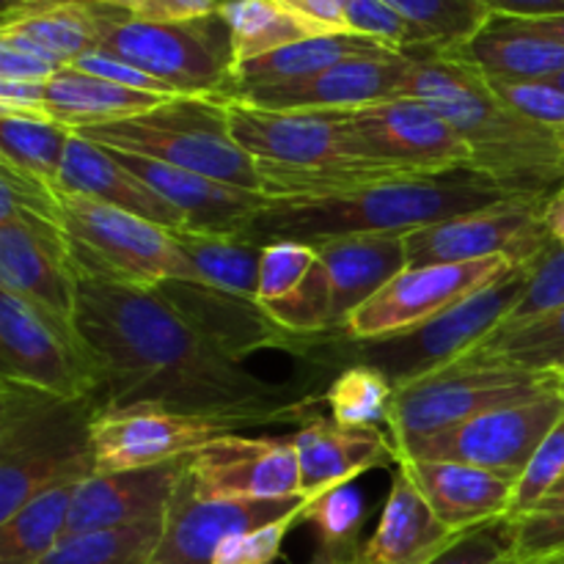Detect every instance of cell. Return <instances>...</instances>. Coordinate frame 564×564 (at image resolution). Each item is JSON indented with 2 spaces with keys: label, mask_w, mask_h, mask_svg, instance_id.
<instances>
[{
  "label": "cell",
  "mask_w": 564,
  "mask_h": 564,
  "mask_svg": "<svg viewBox=\"0 0 564 564\" xmlns=\"http://www.w3.org/2000/svg\"><path fill=\"white\" fill-rule=\"evenodd\" d=\"M75 132L53 119L0 116V163L58 187L66 147Z\"/></svg>",
  "instance_id": "74e56055"
},
{
  "label": "cell",
  "mask_w": 564,
  "mask_h": 564,
  "mask_svg": "<svg viewBox=\"0 0 564 564\" xmlns=\"http://www.w3.org/2000/svg\"><path fill=\"white\" fill-rule=\"evenodd\" d=\"M529 268H532V273H529L527 292H523L518 306L507 314V319L499 328L527 323V319L538 317V314L564 306V248L560 242H551Z\"/></svg>",
  "instance_id": "bcb514c9"
},
{
  "label": "cell",
  "mask_w": 564,
  "mask_h": 564,
  "mask_svg": "<svg viewBox=\"0 0 564 564\" xmlns=\"http://www.w3.org/2000/svg\"><path fill=\"white\" fill-rule=\"evenodd\" d=\"M386 6L405 17L430 47L452 50L468 42L485 22L490 11L479 0H383Z\"/></svg>",
  "instance_id": "ab89813d"
},
{
  "label": "cell",
  "mask_w": 564,
  "mask_h": 564,
  "mask_svg": "<svg viewBox=\"0 0 564 564\" xmlns=\"http://www.w3.org/2000/svg\"><path fill=\"white\" fill-rule=\"evenodd\" d=\"M165 518L121 529L66 534L39 564H149L160 540Z\"/></svg>",
  "instance_id": "8d00e7d4"
},
{
  "label": "cell",
  "mask_w": 564,
  "mask_h": 564,
  "mask_svg": "<svg viewBox=\"0 0 564 564\" xmlns=\"http://www.w3.org/2000/svg\"><path fill=\"white\" fill-rule=\"evenodd\" d=\"M58 66L28 50L14 44L0 42V80H22V83H50L58 75Z\"/></svg>",
  "instance_id": "11a10c76"
},
{
  "label": "cell",
  "mask_w": 564,
  "mask_h": 564,
  "mask_svg": "<svg viewBox=\"0 0 564 564\" xmlns=\"http://www.w3.org/2000/svg\"><path fill=\"white\" fill-rule=\"evenodd\" d=\"M0 290L75 325L77 281L64 229L28 213L0 218Z\"/></svg>",
  "instance_id": "ffe728a7"
},
{
  "label": "cell",
  "mask_w": 564,
  "mask_h": 564,
  "mask_svg": "<svg viewBox=\"0 0 564 564\" xmlns=\"http://www.w3.org/2000/svg\"><path fill=\"white\" fill-rule=\"evenodd\" d=\"M507 560H512V518L505 516L463 532L430 564H501Z\"/></svg>",
  "instance_id": "c3c4849f"
},
{
  "label": "cell",
  "mask_w": 564,
  "mask_h": 564,
  "mask_svg": "<svg viewBox=\"0 0 564 564\" xmlns=\"http://www.w3.org/2000/svg\"><path fill=\"white\" fill-rule=\"evenodd\" d=\"M58 191L88 196L94 202L121 209V213L135 215V218L152 220V224L163 226L169 231H187V224L180 209L171 207L147 182L138 180L132 171H127L108 149L94 141H86L77 132L72 135L69 147H66Z\"/></svg>",
  "instance_id": "d4e9b609"
},
{
  "label": "cell",
  "mask_w": 564,
  "mask_h": 564,
  "mask_svg": "<svg viewBox=\"0 0 564 564\" xmlns=\"http://www.w3.org/2000/svg\"><path fill=\"white\" fill-rule=\"evenodd\" d=\"M411 69L397 97H411L444 116L474 158V171L512 196L551 198L564 191V138L512 113L488 80L438 47L408 50Z\"/></svg>",
  "instance_id": "7a4b0ae2"
},
{
  "label": "cell",
  "mask_w": 564,
  "mask_h": 564,
  "mask_svg": "<svg viewBox=\"0 0 564 564\" xmlns=\"http://www.w3.org/2000/svg\"><path fill=\"white\" fill-rule=\"evenodd\" d=\"M163 297H169L185 319H191L204 336L224 347L229 356L242 361V356L257 352L262 347H297L303 339L281 330L257 301H246L231 292L215 290L209 284H191V281H165L158 286Z\"/></svg>",
  "instance_id": "cb8c5ba5"
},
{
  "label": "cell",
  "mask_w": 564,
  "mask_h": 564,
  "mask_svg": "<svg viewBox=\"0 0 564 564\" xmlns=\"http://www.w3.org/2000/svg\"><path fill=\"white\" fill-rule=\"evenodd\" d=\"M301 521H308L319 538V549L336 554H358V532L364 523V499L356 485L325 490L317 499H306Z\"/></svg>",
  "instance_id": "60d3db41"
},
{
  "label": "cell",
  "mask_w": 564,
  "mask_h": 564,
  "mask_svg": "<svg viewBox=\"0 0 564 564\" xmlns=\"http://www.w3.org/2000/svg\"><path fill=\"white\" fill-rule=\"evenodd\" d=\"M490 91L521 119L551 127H564V91L551 80H488Z\"/></svg>",
  "instance_id": "7dc6e473"
},
{
  "label": "cell",
  "mask_w": 564,
  "mask_h": 564,
  "mask_svg": "<svg viewBox=\"0 0 564 564\" xmlns=\"http://www.w3.org/2000/svg\"><path fill=\"white\" fill-rule=\"evenodd\" d=\"M174 99L180 97L135 91V88L102 80V77L75 69V66H64L47 83L50 119L69 127V130L105 124V121L135 119V116L152 113V110L163 108Z\"/></svg>",
  "instance_id": "4dcf8cb0"
},
{
  "label": "cell",
  "mask_w": 564,
  "mask_h": 564,
  "mask_svg": "<svg viewBox=\"0 0 564 564\" xmlns=\"http://www.w3.org/2000/svg\"><path fill=\"white\" fill-rule=\"evenodd\" d=\"M505 187L479 171H449L438 176H408L358 187L325 198H268L257 209L242 240L325 242L361 235H408L422 226L441 224L455 215L512 202Z\"/></svg>",
  "instance_id": "3957f363"
},
{
  "label": "cell",
  "mask_w": 564,
  "mask_h": 564,
  "mask_svg": "<svg viewBox=\"0 0 564 564\" xmlns=\"http://www.w3.org/2000/svg\"><path fill=\"white\" fill-rule=\"evenodd\" d=\"M408 69H411V55L408 53L361 55V58L328 66V69L303 77V80L237 91L231 94V99L259 110H281V113L358 110L394 99L400 94Z\"/></svg>",
  "instance_id": "d6986e66"
},
{
  "label": "cell",
  "mask_w": 564,
  "mask_h": 564,
  "mask_svg": "<svg viewBox=\"0 0 564 564\" xmlns=\"http://www.w3.org/2000/svg\"><path fill=\"white\" fill-rule=\"evenodd\" d=\"M545 204L549 198H512L408 231V268L479 262L490 257L532 264L554 242L545 224Z\"/></svg>",
  "instance_id": "4fadbf2b"
},
{
  "label": "cell",
  "mask_w": 564,
  "mask_h": 564,
  "mask_svg": "<svg viewBox=\"0 0 564 564\" xmlns=\"http://www.w3.org/2000/svg\"><path fill=\"white\" fill-rule=\"evenodd\" d=\"M174 235L209 286L246 301H257L262 246L235 235H202V231H174Z\"/></svg>",
  "instance_id": "d590c367"
},
{
  "label": "cell",
  "mask_w": 564,
  "mask_h": 564,
  "mask_svg": "<svg viewBox=\"0 0 564 564\" xmlns=\"http://www.w3.org/2000/svg\"><path fill=\"white\" fill-rule=\"evenodd\" d=\"M108 152L138 180L147 182L158 196H163L171 207L180 209L187 231L240 237L248 220L268 202L259 193L240 191V187L224 185V182H215L209 176L141 158V154L119 152V149H108Z\"/></svg>",
  "instance_id": "603a6c76"
},
{
  "label": "cell",
  "mask_w": 564,
  "mask_h": 564,
  "mask_svg": "<svg viewBox=\"0 0 564 564\" xmlns=\"http://www.w3.org/2000/svg\"><path fill=\"white\" fill-rule=\"evenodd\" d=\"M99 405L0 378V523L33 496L97 474L91 422Z\"/></svg>",
  "instance_id": "277c9868"
},
{
  "label": "cell",
  "mask_w": 564,
  "mask_h": 564,
  "mask_svg": "<svg viewBox=\"0 0 564 564\" xmlns=\"http://www.w3.org/2000/svg\"><path fill=\"white\" fill-rule=\"evenodd\" d=\"M187 463L191 457L132 471L91 474L77 485L66 534L160 521L169 512L182 479L187 477Z\"/></svg>",
  "instance_id": "44dd1931"
},
{
  "label": "cell",
  "mask_w": 564,
  "mask_h": 564,
  "mask_svg": "<svg viewBox=\"0 0 564 564\" xmlns=\"http://www.w3.org/2000/svg\"><path fill=\"white\" fill-rule=\"evenodd\" d=\"M297 521H301V516H292L279 523L257 529V532L231 534V538H226L218 545L209 564H273L279 560L286 534H290V529Z\"/></svg>",
  "instance_id": "f907efd6"
},
{
  "label": "cell",
  "mask_w": 564,
  "mask_h": 564,
  "mask_svg": "<svg viewBox=\"0 0 564 564\" xmlns=\"http://www.w3.org/2000/svg\"><path fill=\"white\" fill-rule=\"evenodd\" d=\"M383 53H397V50L386 47V44L375 42V39L356 36V33L308 36L295 44H286V47L275 50V53L262 55V58L235 66V72H231V94L303 80V77L317 75V72L341 64V61Z\"/></svg>",
  "instance_id": "1f68e13d"
},
{
  "label": "cell",
  "mask_w": 564,
  "mask_h": 564,
  "mask_svg": "<svg viewBox=\"0 0 564 564\" xmlns=\"http://www.w3.org/2000/svg\"><path fill=\"white\" fill-rule=\"evenodd\" d=\"M198 499H290L301 496V466L290 438L220 435L187 463Z\"/></svg>",
  "instance_id": "ac0fdd59"
},
{
  "label": "cell",
  "mask_w": 564,
  "mask_h": 564,
  "mask_svg": "<svg viewBox=\"0 0 564 564\" xmlns=\"http://www.w3.org/2000/svg\"><path fill=\"white\" fill-rule=\"evenodd\" d=\"M564 416V391L529 402L496 408L441 433L402 446L400 457L411 460H449L485 468L510 479L512 485L527 471L529 460L545 435Z\"/></svg>",
  "instance_id": "8fae6325"
},
{
  "label": "cell",
  "mask_w": 564,
  "mask_h": 564,
  "mask_svg": "<svg viewBox=\"0 0 564 564\" xmlns=\"http://www.w3.org/2000/svg\"><path fill=\"white\" fill-rule=\"evenodd\" d=\"M551 391H564L560 372H523L460 358L441 372L397 389L386 430L400 452L413 441L455 427L479 413L538 400Z\"/></svg>",
  "instance_id": "9c48e42d"
},
{
  "label": "cell",
  "mask_w": 564,
  "mask_h": 564,
  "mask_svg": "<svg viewBox=\"0 0 564 564\" xmlns=\"http://www.w3.org/2000/svg\"><path fill=\"white\" fill-rule=\"evenodd\" d=\"M72 262L121 284L158 290L165 281L207 284L174 231L77 193H61Z\"/></svg>",
  "instance_id": "8992f818"
},
{
  "label": "cell",
  "mask_w": 564,
  "mask_h": 564,
  "mask_svg": "<svg viewBox=\"0 0 564 564\" xmlns=\"http://www.w3.org/2000/svg\"><path fill=\"white\" fill-rule=\"evenodd\" d=\"M28 213L64 229L61 215V191L39 176L25 174L9 163H0V218Z\"/></svg>",
  "instance_id": "f6af8a7d"
},
{
  "label": "cell",
  "mask_w": 564,
  "mask_h": 564,
  "mask_svg": "<svg viewBox=\"0 0 564 564\" xmlns=\"http://www.w3.org/2000/svg\"><path fill=\"white\" fill-rule=\"evenodd\" d=\"M501 564H518V562H512V560H507V562H501Z\"/></svg>",
  "instance_id": "03108f58"
},
{
  "label": "cell",
  "mask_w": 564,
  "mask_h": 564,
  "mask_svg": "<svg viewBox=\"0 0 564 564\" xmlns=\"http://www.w3.org/2000/svg\"><path fill=\"white\" fill-rule=\"evenodd\" d=\"M523 20L529 22V25L534 28V31L545 33V36L556 39V42L564 44V17H523Z\"/></svg>",
  "instance_id": "680465c9"
},
{
  "label": "cell",
  "mask_w": 564,
  "mask_h": 564,
  "mask_svg": "<svg viewBox=\"0 0 564 564\" xmlns=\"http://www.w3.org/2000/svg\"><path fill=\"white\" fill-rule=\"evenodd\" d=\"M347 31L356 36L375 39L397 53H408L416 47H430L422 31L411 25L402 14H397L383 0H347L345 6Z\"/></svg>",
  "instance_id": "7bdbcfd3"
},
{
  "label": "cell",
  "mask_w": 564,
  "mask_h": 564,
  "mask_svg": "<svg viewBox=\"0 0 564 564\" xmlns=\"http://www.w3.org/2000/svg\"><path fill=\"white\" fill-rule=\"evenodd\" d=\"M75 281V328L91 356L102 405L158 402L231 433L312 419L306 416L317 405L312 391L259 378L158 290L121 284L80 264Z\"/></svg>",
  "instance_id": "6da1fadb"
},
{
  "label": "cell",
  "mask_w": 564,
  "mask_h": 564,
  "mask_svg": "<svg viewBox=\"0 0 564 564\" xmlns=\"http://www.w3.org/2000/svg\"><path fill=\"white\" fill-rule=\"evenodd\" d=\"M306 499H198L191 479H182L169 512L163 540L149 564H209L215 551L231 534L257 532L284 518L303 516Z\"/></svg>",
  "instance_id": "e0dca14e"
},
{
  "label": "cell",
  "mask_w": 564,
  "mask_h": 564,
  "mask_svg": "<svg viewBox=\"0 0 564 564\" xmlns=\"http://www.w3.org/2000/svg\"><path fill=\"white\" fill-rule=\"evenodd\" d=\"M529 273H532L529 264H518L488 290L466 297L430 323L400 336L350 341V350H345L341 356L350 358V364L375 367L394 383V389L441 372L468 356L479 341L488 339L505 323L507 314L518 306L521 295L527 292Z\"/></svg>",
  "instance_id": "ba28073f"
},
{
  "label": "cell",
  "mask_w": 564,
  "mask_h": 564,
  "mask_svg": "<svg viewBox=\"0 0 564 564\" xmlns=\"http://www.w3.org/2000/svg\"><path fill=\"white\" fill-rule=\"evenodd\" d=\"M334 116L380 163L422 176L474 171L471 149L460 132L419 99L394 97L358 110H336Z\"/></svg>",
  "instance_id": "5bb4252c"
},
{
  "label": "cell",
  "mask_w": 564,
  "mask_h": 564,
  "mask_svg": "<svg viewBox=\"0 0 564 564\" xmlns=\"http://www.w3.org/2000/svg\"><path fill=\"white\" fill-rule=\"evenodd\" d=\"M94 17L102 53L169 83L182 97L224 99L231 94V39L220 14L187 22H138L105 11Z\"/></svg>",
  "instance_id": "52a82bcc"
},
{
  "label": "cell",
  "mask_w": 564,
  "mask_h": 564,
  "mask_svg": "<svg viewBox=\"0 0 564 564\" xmlns=\"http://www.w3.org/2000/svg\"><path fill=\"white\" fill-rule=\"evenodd\" d=\"M77 485H55L0 523V564H39L66 538Z\"/></svg>",
  "instance_id": "d6a6232c"
},
{
  "label": "cell",
  "mask_w": 564,
  "mask_h": 564,
  "mask_svg": "<svg viewBox=\"0 0 564 564\" xmlns=\"http://www.w3.org/2000/svg\"><path fill=\"white\" fill-rule=\"evenodd\" d=\"M540 564H564V556H560V560H551V562H540Z\"/></svg>",
  "instance_id": "be15d7a7"
},
{
  "label": "cell",
  "mask_w": 564,
  "mask_h": 564,
  "mask_svg": "<svg viewBox=\"0 0 564 564\" xmlns=\"http://www.w3.org/2000/svg\"><path fill=\"white\" fill-rule=\"evenodd\" d=\"M400 466L411 474L435 518L452 532H468L496 518H510L516 485L499 474L466 463L411 460V457H400Z\"/></svg>",
  "instance_id": "484cf974"
},
{
  "label": "cell",
  "mask_w": 564,
  "mask_h": 564,
  "mask_svg": "<svg viewBox=\"0 0 564 564\" xmlns=\"http://www.w3.org/2000/svg\"><path fill=\"white\" fill-rule=\"evenodd\" d=\"M224 116L229 135L257 163L281 169H352L380 163L364 152L334 113L259 110L224 97Z\"/></svg>",
  "instance_id": "9a60e30c"
},
{
  "label": "cell",
  "mask_w": 564,
  "mask_h": 564,
  "mask_svg": "<svg viewBox=\"0 0 564 564\" xmlns=\"http://www.w3.org/2000/svg\"><path fill=\"white\" fill-rule=\"evenodd\" d=\"M516 268L518 262H512L510 257L405 268L372 301H367L358 312L350 314L339 339L372 341L408 334V330L430 323L438 314L449 312L466 297L488 290L490 284L505 279Z\"/></svg>",
  "instance_id": "7c38bea8"
},
{
  "label": "cell",
  "mask_w": 564,
  "mask_h": 564,
  "mask_svg": "<svg viewBox=\"0 0 564 564\" xmlns=\"http://www.w3.org/2000/svg\"><path fill=\"white\" fill-rule=\"evenodd\" d=\"M441 53L471 66L485 80H554L564 72V44L512 14H490L468 42Z\"/></svg>",
  "instance_id": "4316f807"
},
{
  "label": "cell",
  "mask_w": 564,
  "mask_h": 564,
  "mask_svg": "<svg viewBox=\"0 0 564 564\" xmlns=\"http://www.w3.org/2000/svg\"><path fill=\"white\" fill-rule=\"evenodd\" d=\"M0 378L69 400H99L97 372L75 325L6 290H0Z\"/></svg>",
  "instance_id": "30bf717a"
},
{
  "label": "cell",
  "mask_w": 564,
  "mask_h": 564,
  "mask_svg": "<svg viewBox=\"0 0 564 564\" xmlns=\"http://www.w3.org/2000/svg\"><path fill=\"white\" fill-rule=\"evenodd\" d=\"M86 141L176 165L248 193H262L259 163L229 135L224 99L180 97L135 119L75 130Z\"/></svg>",
  "instance_id": "5b68a950"
},
{
  "label": "cell",
  "mask_w": 564,
  "mask_h": 564,
  "mask_svg": "<svg viewBox=\"0 0 564 564\" xmlns=\"http://www.w3.org/2000/svg\"><path fill=\"white\" fill-rule=\"evenodd\" d=\"M286 14L295 17L301 25H306L314 36H330V33L347 31L345 6L347 0H275Z\"/></svg>",
  "instance_id": "f5cc1de1"
},
{
  "label": "cell",
  "mask_w": 564,
  "mask_h": 564,
  "mask_svg": "<svg viewBox=\"0 0 564 564\" xmlns=\"http://www.w3.org/2000/svg\"><path fill=\"white\" fill-rule=\"evenodd\" d=\"M72 66L80 72H88V75L102 77V80L119 83V86H127V88H135V91L163 94V97H182V94L176 91V88H171L169 83L158 80V77L147 75V72L138 69V66L127 64V61L116 58V55H110V53H102V50H91V53L80 55V58H77Z\"/></svg>",
  "instance_id": "816d5d0a"
},
{
  "label": "cell",
  "mask_w": 564,
  "mask_h": 564,
  "mask_svg": "<svg viewBox=\"0 0 564 564\" xmlns=\"http://www.w3.org/2000/svg\"><path fill=\"white\" fill-rule=\"evenodd\" d=\"M545 224H549L551 237L564 248V191L551 196L545 204Z\"/></svg>",
  "instance_id": "6f0895ef"
},
{
  "label": "cell",
  "mask_w": 564,
  "mask_h": 564,
  "mask_svg": "<svg viewBox=\"0 0 564 564\" xmlns=\"http://www.w3.org/2000/svg\"><path fill=\"white\" fill-rule=\"evenodd\" d=\"M394 383L369 364H347L323 394L330 419L339 427H378L389 424Z\"/></svg>",
  "instance_id": "f35d334b"
},
{
  "label": "cell",
  "mask_w": 564,
  "mask_h": 564,
  "mask_svg": "<svg viewBox=\"0 0 564 564\" xmlns=\"http://www.w3.org/2000/svg\"><path fill=\"white\" fill-rule=\"evenodd\" d=\"M460 534L435 518L411 474L397 466L378 527L358 549L356 564H430Z\"/></svg>",
  "instance_id": "83f0119b"
},
{
  "label": "cell",
  "mask_w": 564,
  "mask_h": 564,
  "mask_svg": "<svg viewBox=\"0 0 564 564\" xmlns=\"http://www.w3.org/2000/svg\"><path fill=\"white\" fill-rule=\"evenodd\" d=\"M463 358L523 372H560L564 367V306L538 314L527 323L496 328Z\"/></svg>",
  "instance_id": "836d02e7"
},
{
  "label": "cell",
  "mask_w": 564,
  "mask_h": 564,
  "mask_svg": "<svg viewBox=\"0 0 564 564\" xmlns=\"http://www.w3.org/2000/svg\"><path fill=\"white\" fill-rule=\"evenodd\" d=\"M560 380H562V389H564V367L560 369Z\"/></svg>",
  "instance_id": "e7e4bbea"
},
{
  "label": "cell",
  "mask_w": 564,
  "mask_h": 564,
  "mask_svg": "<svg viewBox=\"0 0 564 564\" xmlns=\"http://www.w3.org/2000/svg\"><path fill=\"white\" fill-rule=\"evenodd\" d=\"M290 441L301 466L303 499L352 485L372 468L400 466L397 444L378 427H339L334 419L312 416Z\"/></svg>",
  "instance_id": "7402d4cb"
},
{
  "label": "cell",
  "mask_w": 564,
  "mask_h": 564,
  "mask_svg": "<svg viewBox=\"0 0 564 564\" xmlns=\"http://www.w3.org/2000/svg\"><path fill=\"white\" fill-rule=\"evenodd\" d=\"M0 116L50 119V113H47V83L0 80Z\"/></svg>",
  "instance_id": "db71d44e"
},
{
  "label": "cell",
  "mask_w": 564,
  "mask_h": 564,
  "mask_svg": "<svg viewBox=\"0 0 564 564\" xmlns=\"http://www.w3.org/2000/svg\"><path fill=\"white\" fill-rule=\"evenodd\" d=\"M0 42L28 50L58 69L97 50V17L88 6L72 0H44L3 14Z\"/></svg>",
  "instance_id": "f546056e"
},
{
  "label": "cell",
  "mask_w": 564,
  "mask_h": 564,
  "mask_svg": "<svg viewBox=\"0 0 564 564\" xmlns=\"http://www.w3.org/2000/svg\"><path fill=\"white\" fill-rule=\"evenodd\" d=\"M334 295V336H341L352 312L372 301L408 268L405 235H361L314 242ZM330 336V339H334Z\"/></svg>",
  "instance_id": "f1b7e54d"
},
{
  "label": "cell",
  "mask_w": 564,
  "mask_h": 564,
  "mask_svg": "<svg viewBox=\"0 0 564 564\" xmlns=\"http://www.w3.org/2000/svg\"><path fill=\"white\" fill-rule=\"evenodd\" d=\"M358 554H336V551H323L319 549L314 554V560L308 564H356Z\"/></svg>",
  "instance_id": "94428289"
},
{
  "label": "cell",
  "mask_w": 564,
  "mask_h": 564,
  "mask_svg": "<svg viewBox=\"0 0 564 564\" xmlns=\"http://www.w3.org/2000/svg\"><path fill=\"white\" fill-rule=\"evenodd\" d=\"M551 83H554L556 88H562V91H564V72H562V75H556L554 80H551Z\"/></svg>",
  "instance_id": "6125c7cd"
},
{
  "label": "cell",
  "mask_w": 564,
  "mask_h": 564,
  "mask_svg": "<svg viewBox=\"0 0 564 564\" xmlns=\"http://www.w3.org/2000/svg\"><path fill=\"white\" fill-rule=\"evenodd\" d=\"M72 3L138 22H187L218 14L220 0H72Z\"/></svg>",
  "instance_id": "681fc988"
},
{
  "label": "cell",
  "mask_w": 564,
  "mask_h": 564,
  "mask_svg": "<svg viewBox=\"0 0 564 564\" xmlns=\"http://www.w3.org/2000/svg\"><path fill=\"white\" fill-rule=\"evenodd\" d=\"M314 268H317V248L308 246V242H270V246H262L257 303L259 306H270L275 301H284L312 275Z\"/></svg>",
  "instance_id": "b9f144b4"
},
{
  "label": "cell",
  "mask_w": 564,
  "mask_h": 564,
  "mask_svg": "<svg viewBox=\"0 0 564 564\" xmlns=\"http://www.w3.org/2000/svg\"><path fill=\"white\" fill-rule=\"evenodd\" d=\"M534 510H551V512H564V477L551 488V494L540 501Z\"/></svg>",
  "instance_id": "91938a15"
},
{
  "label": "cell",
  "mask_w": 564,
  "mask_h": 564,
  "mask_svg": "<svg viewBox=\"0 0 564 564\" xmlns=\"http://www.w3.org/2000/svg\"><path fill=\"white\" fill-rule=\"evenodd\" d=\"M560 135H562V138H564V127H562V130H560Z\"/></svg>",
  "instance_id": "003e7915"
},
{
  "label": "cell",
  "mask_w": 564,
  "mask_h": 564,
  "mask_svg": "<svg viewBox=\"0 0 564 564\" xmlns=\"http://www.w3.org/2000/svg\"><path fill=\"white\" fill-rule=\"evenodd\" d=\"M490 14L564 17V0H479Z\"/></svg>",
  "instance_id": "9f6ffc18"
},
{
  "label": "cell",
  "mask_w": 564,
  "mask_h": 564,
  "mask_svg": "<svg viewBox=\"0 0 564 564\" xmlns=\"http://www.w3.org/2000/svg\"><path fill=\"white\" fill-rule=\"evenodd\" d=\"M564 477V416L554 424L549 435L543 438V444L538 446V452L529 460L527 471L521 474V479L516 482L512 490V505H510V518L523 516V512L534 510L545 496L551 494L556 482Z\"/></svg>",
  "instance_id": "ee69618b"
},
{
  "label": "cell",
  "mask_w": 564,
  "mask_h": 564,
  "mask_svg": "<svg viewBox=\"0 0 564 564\" xmlns=\"http://www.w3.org/2000/svg\"><path fill=\"white\" fill-rule=\"evenodd\" d=\"M231 430L209 419L171 411L158 402L99 405L91 422L97 471H132L187 460Z\"/></svg>",
  "instance_id": "2e32d148"
},
{
  "label": "cell",
  "mask_w": 564,
  "mask_h": 564,
  "mask_svg": "<svg viewBox=\"0 0 564 564\" xmlns=\"http://www.w3.org/2000/svg\"><path fill=\"white\" fill-rule=\"evenodd\" d=\"M218 14L229 28L231 64L235 66L314 36L306 25L286 14L275 0H220ZM235 66H231V72H235Z\"/></svg>",
  "instance_id": "e575fe53"
}]
</instances>
